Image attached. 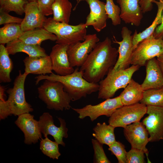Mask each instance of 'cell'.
<instances>
[{
  "instance_id": "obj_39",
  "label": "cell",
  "mask_w": 163,
  "mask_h": 163,
  "mask_svg": "<svg viewBox=\"0 0 163 163\" xmlns=\"http://www.w3.org/2000/svg\"><path fill=\"white\" fill-rule=\"evenodd\" d=\"M154 0H140L139 5L143 13L152 10L153 8L152 2Z\"/></svg>"
},
{
  "instance_id": "obj_36",
  "label": "cell",
  "mask_w": 163,
  "mask_h": 163,
  "mask_svg": "<svg viewBox=\"0 0 163 163\" xmlns=\"http://www.w3.org/2000/svg\"><path fill=\"white\" fill-rule=\"evenodd\" d=\"M144 153L142 150L131 148L127 152L126 163H146Z\"/></svg>"
},
{
  "instance_id": "obj_9",
  "label": "cell",
  "mask_w": 163,
  "mask_h": 163,
  "mask_svg": "<svg viewBox=\"0 0 163 163\" xmlns=\"http://www.w3.org/2000/svg\"><path fill=\"white\" fill-rule=\"evenodd\" d=\"M123 106L119 96L106 99L96 105L89 104L82 108L72 109L78 114L80 119L89 117L91 121H94L100 116L110 117L117 109Z\"/></svg>"
},
{
  "instance_id": "obj_10",
  "label": "cell",
  "mask_w": 163,
  "mask_h": 163,
  "mask_svg": "<svg viewBox=\"0 0 163 163\" xmlns=\"http://www.w3.org/2000/svg\"><path fill=\"white\" fill-rule=\"evenodd\" d=\"M99 41L96 34H89L86 35L83 42L69 45L67 53L71 66L81 67Z\"/></svg>"
},
{
  "instance_id": "obj_34",
  "label": "cell",
  "mask_w": 163,
  "mask_h": 163,
  "mask_svg": "<svg viewBox=\"0 0 163 163\" xmlns=\"http://www.w3.org/2000/svg\"><path fill=\"white\" fill-rule=\"evenodd\" d=\"M94 152V162L110 163L111 162L107 157L103 148V144L96 139H91Z\"/></svg>"
},
{
  "instance_id": "obj_44",
  "label": "cell",
  "mask_w": 163,
  "mask_h": 163,
  "mask_svg": "<svg viewBox=\"0 0 163 163\" xmlns=\"http://www.w3.org/2000/svg\"><path fill=\"white\" fill-rule=\"evenodd\" d=\"M161 1L162 3H163V0H160Z\"/></svg>"
},
{
  "instance_id": "obj_43",
  "label": "cell",
  "mask_w": 163,
  "mask_h": 163,
  "mask_svg": "<svg viewBox=\"0 0 163 163\" xmlns=\"http://www.w3.org/2000/svg\"><path fill=\"white\" fill-rule=\"evenodd\" d=\"M29 2L34 1H37L38 0H28Z\"/></svg>"
},
{
  "instance_id": "obj_28",
  "label": "cell",
  "mask_w": 163,
  "mask_h": 163,
  "mask_svg": "<svg viewBox=\"0 0 163 163\" xmlns=\"http://www.w3.org/2000/svg\"><path fill=\"white\" fill-rule=\"evenodd\" d=\"M4 45H0V82H11L10 74L13 67L12 60Z\"/></svg>"
},
{
  "instance_id": "obj_26",
  "label": "cell",
  "mask_w": 163,
  "mask_h": 163,
  "mask_svg": "<svg viewBox=\"0 0 163 163\" xmlns=\"http://www.w3.org/2000/svg\"><path fill=\"white\" fill-rule=\"evenodd\" d=\"M72 8V4L68 0H55L52 6L53 19L69 24Z\"/></svg>"
},
{
  "instance_id": "obj_6",
  "label": "cell",
  "mask_w": 163,
  "mask_h": 163,
  "mask_svg": "<svg viewBox=\"0 0 163 163\" xmlns=\"http://www.w3.org/2000/svg\"><path fill=\"white\" fill-rule=\"evenodd\" d=\"M44 27L57 37L56 44L70 45L79 41H83L87 33L85 23L73 25L57 22L53 18H49Z\"/></svg>"
},
{
  "instance_id": "obj_15",
  "label": "cell",
  "mask_w": 163,
  "mask_h": 163,
  "mask_svg": "<svg viewBox=\"0 0 163 163\" xmlns=\"http://www.w3.org/2000/svg\"><path fill=\"white\" fill-rule=\"evenodd\" d=\"M15 123L24 133L26 144H35L42 138L38 121L34 119V116L29 113L19 116Z\"/></svg>"
},
{
  "instance_id": "obj_24",
  "label": "cell",
  "mask_w": 163,
  "mask_h": 163,
  "mask_svg": "<svg viewBox=\"0 0 163 163\" xmlns=\"http://www.w3.org/2000/svg\"><path fill=\"white\" fill-rule=\"evenodd\" d=\"M56 36L43 27L38 28L24 32L19 39L30 44L40 45L44 40L56 41Z\"/></svg>"
},
{
  "instance_id": "obj_12",
  "label": "cell",
  "mask_w": 163,
  "mask_h": 163,
  "mask_svg": "<svg viewBox=\"0 0 163 163\" xmlns=\"http://www.w3.org/2000/svg\"><path fill=\"white\" fill-rule=\"evenodd\" d=\"M58 118L60 123L59 127L54 124L52 116L48 112H44L40 117L38 121L39 126L44 137L48 135H51L59 145L65 146V144L63 141V138H68V129L66 127L65 120L60 117Z\"/></svg>"
},
{
  "instance_id": "obj_1",
  "label": "cell",
  "mask_w": 163,
  "mask_h": 163,
  "mask_svg": "<svg viewBox=\"0 0 163 163\" xmlns=\"http://www.w3.org/2000/svg\"><path fill=\"white\" fill-rule=\"evenodd\" d=\"M118 53L108 37L99 42L80 67L79 70L82 72L83 77L91 83L100 82L113 68Z\"/></svg>"
},
{
  "instance_id": "obj_20",
  "label": "cell",
  "mask_w": 163,
  "mask_h": 163,
  "mask_svg": "<svg viewBox=\"0 0 163 163\" xmlns=\"http://www.w3.org/2000/svg\"><path fill=\"white\" fill-rule=\"evenodd\" d=\"M146 75L141 85L145 91L163 86V73L155 57L148 60L146 63Z\"/></svg>"
},
{
  "instance_id": "obj_40",
  "label": "cell",
  "mask_w": 163,
  "mask_h": 163,
  "mask_svg": "<svg viewBox=\"0 0 163 163\" xmlns=\"http://www.w3.org/2000/svg\"><path fill=\"white\" fill-rule=\"evenodd\" d=\"M153 35L156 39H163V15L161 23L157 26Z\"/></svg>"
},
{
  "instance_id": "obj_32",
  "label": "cell",
  "mask_w": 163,
  "mask_h": 163,
  "mask_svg": "<svg viewBox=\"0 0 163 163\" xmlns=\"http://www.w3.org/2000/svg\"><path fill=\"white\" fill-rule=\"evenodd\" d=\"M28 0H0V8L9 13L14 11L22 15L24 13L25 8Z\"/></svg>"
},
{
  "instance_id": "obj_27",
  "label": "cell",
  "mask_w": 163,
  "mask_h": 163,
  "mask_svg": "<svg viewBox=\"0 0 163 163\" xmlns=\"http://www.w3.org/2000/svg\"><path fill=\"white\" fill-rule=\"evenodd\" d=\"M115 128L105 122L98 123L93 128V136L101 143L108 146L116 140L114 133Z\"/></svg>"
},
{
  "instance_id": "obj_38",
  "label": "cell",
  "mask_w": 163,
  "mask_h": 163,
  "mask_svg": "<svg viewBox=\"0 0 163 163\" xmlns=\"http://www.w3.org/2000/svg\"><path fill=\"white\" fill-rule=\"evenodd\" d=\"M55 0H38V7L41 12L45 16L53 14L52 5Z\"/></svg>"
},
{
  "instance_id": "obj_17",
  "label": "cell",
  "mask_w": 163,
  "mask_h": 163,
  "mask_svg": "<svg viewBox=\"0 0 163 163\" xmlns=\"http://www.w3.org/2000/svg\"><path fill=\"white\" fill-rule=\"evenodd\" d=\"M69 45L56 44L53 46L49 55L52 62L53 71L57 75H66L74 71L71 66L67 53Z\"/></svg>"
},
{
  "instance_id": "obj_16",
  "label": "cell",
  "mask_w": 163,
  "mask_h": 163,
  "mask_svg": "<svg viewBox=\"0 0 163 163\" xmlns=\"http://www.w3.org/2000/svg\"><path fill=\"white\" fill-rule=\"evenodd\" d=\"M85 1L89 6L90 12L86 18V27L92 26L97 32H100L107 26L108 18L106 9V3L99 0H78Z\"/></svg>"
},
{
  "instance_id": "obj_13",
  "label": "cell",
  "mask_w": 163,
  "mask_h": 163,
  "mask_svg": "<svg viewBox=\"0 0 163 163\" xmlns=\"http://www.w3.org/2000/svg\"><path fill=\"white\" fill-rule=\"evenodd\" d=\"M132 32L127 27L122 28L121 34L122 41H118L113 36L114 43L118 44L119 46L118 50L119 53L118 58L113 69L117 71L124 69L129 67L132 54L133 51V36Z\"/></svg>"
},
{
  "instance_id": "obj_5",
  "label": "cell",
  "mask_w": 163,
  "mask_h": 163,
  "mask_svg": "<svg viewBox=\"0 0 163 163\" xmlns=\"http://www.w3.org/2000/svg\"><path fill=\"white\" fill-rule=\"evenodd\" d=\"M140 67L132 65L124 69L115 71L113 69L110 70L106 77L99 82L98 98L103 99L111 98L118 90L125 88L133 74Z\"/></svg>"
},
{
  "instance_id": "obj_30",
  "label": "cell",
  "mask_w": 163,
  "mask_h": 163,
  "mask_svg": "<svg viewBox=\"0 0 163 163\" xmlns=\"http://www.w3.org/2000/svg\"><path fill=\"white\" fill-rule=\"evenodd\" d=\"M140 102L146 106L163 108V86L144 91L143 97Z\"/></svg>"
},
{
  "instance_id": "obj_33",
  "label": "cell",
  "mask_w": 163,
  "mask_h": 163,
  "mask_svg": "<svg viewBox=\"0 0 163 163\" xmlns=\"http://www.w3.org/2000/svg\"><path fill=\"white\" fill-rule=\"evenodd\" d=\"M105 9L108 18L111 20L112 24L114 26L120 24L121 19L120 8L114 3L113 0H106Z\"/></svg>"
},
{
  "instance_id": "obj_2",
  "label": "cell",
  "mask_w": 163,
  "mask_h": 163,
  "mask_svg": "<svg viewBox=\"0 0 163 163\" xmlns=\"http://www.w3.org/2000/svg\"><path fill=\"white\" fill-rule=\"evenodd\" d=\"M35 84L41 81L49 80L59 82L63 85L64 90L68 93L72 101L86 97L88 95L98 91L99 84L88 82L83 76V72L77 67L70 74L62 76L52 72L50 75H40L35 78Z\"/></svg>"
},
{
  "instance_id": "obj_14",
  "label": "cell",
  "mask_w": 163,
  "mask_h": 163,
  "mask_svg": "<svg viewBox=\"0 0 163 163\" xmlns=\"http://www.w3.org/2000/svg\"><path fill=\"white\" fill-rule=\"evenodd\" d=\"M123 133L132 148L142 150L145 154H148L146 145L150 142L149 133L142 122L139 121L127 125L124 128Z\"/></svg>"
},
{
  "instance_id": "obj_25",
  "label": "cell",
  "mask_w": 163,
  "mask_h": 163,
  "mask_svg": "<svg viewBox=\"0 0 163 163\" xmlns=\"http://www.w3.org/2000/svg\"><path fill=\"white\" fill-rule=\"evenodd\" d=\"M152 3H155L158 6L156 16L152 24L142 32L138 33L136 30L135 31L133 35V50L140 42L153 34L157 26L161 22L163 15V3L160 0H154Z\"/></svg>"
},
{
  "instance_id": "obj_41",
  "label": "cell",
  "mask_w": 163,
  "mask_h": 163,
  "mask_svg": "<svg viewBox=\"0 0 163 163\" xmlns=\"http://www.w3.org/2000/svg\"><path fill=\"white\" fill-rule=\"evenodd\" d=\"M5 88L4 86H0V100L2 101H5Z\"/></svg>"
},
{
  "instance_id": "obj_31",
  "label": "cell",
  "mask_w": 163,
  "mask_h": 163,
  "mask_svg": "<svg viewBox=\"0 0 163 163\" xmlns=\"http://www.w3.org/2000/svg\"><path fill=\"white\" fill-rule=\"evenodd\" d=\"M40 140V149L45 155L53 159H58L61 154L59 151V144L46 137Z\"/></svg>"
},
{
  "instance_id": "obj_7",
  "label": "cell",
  "mask_w": 163,
  "mask_h": 163,
  "mask_svg": "<svg viewBox=\"0 0 163 163\" xmlns=\"http://www.w3.org/2000/svg\"><path fill=\"white\" fill-rule=\"evenodd\" d=\"M162 54L163 39H156L152 34L138 44L133 52L130 64L144 66L148 60Z\"/></svg>"
},
{
  "instance_id": "obj_29",
  "label": "cell",
  "mask_w": 163,
  "mask_h": 163,
  "mask_svg": "<svg viewBox=\"0 0 163 163\" xmlns=\"http://www.w3.org/2000/svg\"><path fill=\"white\" fill-rule=\"evenodd\" d=\"M23 32L20 24L10 23L5 24L0 28V43L4 45L15 40L18 39Z\"/></svg>"
},
{
  "instance_id": "obj_35",
  "label": "cell",
  "mask_w": 163,
  "mask_h": 163,
  "mask_svg": "<svg viewBox=\"0 0 163 163\" xmlns=\"http://www.w3.org/2000/svg\"><path fill=\"white\" fill-rule=\"evenodd\" d=\"M108 149L115 156L119 163H126L127 152L125 146L122 143L116 141L109 146Z\"/></svg>"
},
{
  "instance_id": "obj_18",
  "label": "cell",
  "mask_w": 163,
  "mask_h": 163,
  "mask_svg": "<svg viewBox=\"0 0 163 163\" xmlns=\"http://www.w3.org/2000/svg\"><path fill=\"white\" fill-rule=\"evenodd\" d=\"M25 16L20 24L24 32L44 27L47 18L39 10L37 1L28 2L25 8Z\"/></svg>"
},
{
  "instance_id": "obj_42",
  "label": "cell",
  "mask_w": 163,
  "mask_h": 163,
  "mask_svg": "<svg viewBox=\"0 0 163 163\" xmlns=\"http://www.w3.org/2000/svg\"><path fill=\"white\" fill-rule=\"evenodd\" d=\"M157 57L158 64L163 73V54Z\"/></svg>"
},
{
  "instance_id": "obj_8",
  "label": "cell",
  "mask_w": 163,
  "mask_h": 163,
  "mask_svg": "<svg viewBox=\"0 0 163 163\" xmlns=\"http://www.w3.org/2000/svg\"><path fill=\"white\" fill-rule=\"evenodd\" d=\"M146 106L140 103L123 105L113 113L108 122L115 128H124L132 123L140 121L146 113Z\"/></svg>"
},
{
  "instance_id": "obj_3",
  "label": "cell",
  "mask_w": 163,
  "mask_h": 163,
  "mask_svg": "<svg viewBox=\"0 0 163 163\" xmlns=\"http://www.w3.org/2000/svg\"><path fill=\"white\" fill-rule=\"evenodd\" d=\"M27 75L24 73L22 74L20 70L14 80L13 87L6 91L8 94L7 100H0V120L12 115L18 116L33 111V108L27 102L25 96L24 85Z\"/></svg>"
},
{
  "instance_id": "obj_11",
  "label": "cell",
  "mask_w": 163,
  "mask_h": 163,
  "mask_svg": "<svg viewBox=\"0 0 163 163\" xmlns=\"http://www.w3.org/2000/svg\"><path fill=\"white\" fill-rule=\"evenodd\" d=\"M146 113L148 115L142 121L150 135V142L163 140V108L148 105Z\"/></svg>"
},
{
  "instance_id": "obj_4",
  "label": "cell",
  "mask_w": 163,
  "mask_h": 163,
  "mask_svg": "<svg viewBox=\"0 0 163 163\" xmlns=\"http://www.w3.org/2000/svg\"><path fill=\"white\" fill-rule=\"evenodd\" d=\"M37 91L39 98L46 104L48 109L62 111L71 107V98L61 82L45 80L38 88Z\"/></svg>"
},
{
  "instance_id": "obj_23",
  "label": "cell",
  "mask_w": 163,
  "mask_h": 163,
  "mask_svg": "<svg viewBox=\"0 0 163 163\" xmlns=\"http://www.w3.org/2000/svg\"><path fill=\"white\" fill-rule=\"evenodd\" d=\"M144 90L141 85L131 79L119 95L123 105L139 103L142 99Z\"/></svg>"
},
{
  "instance_id": "obj_37",
  "label": "cell",
  "mask_w": 163,
  "mask_h": 163,
  "mask_svg": "<svg viewBox=\"0 0 163 163\" xmlns=\"http://www.w3.org/2000/svg\"><path fill=\"white\" fill-rule=\"evenodd\" d=\"M23 20V18L11 16L0 8V25L10 23L21 24Z\"/></svg>"
},
{
  "instance_id": "obj_22",
  "label": "cell",
  "mask_w": 163,
  "mask_h": 163,
  "mask_svg": "<svg viewBox=\"0 0 163 163\" xmlns=\"http://www.w3.org/2000/svg\"><path fill=\"white\" fill-rule=\"evenodd\" d=\"M6 47L9 55H14L18 53L23 52L30 56L47 55L45 49L40 45L27 44L19 39L6 44Z\"/></svg>"
},
{
  "instance_id": "obj_21",
  "label": "cell",
  "mask_w": 163,
  "mask_h": 163,
  "mask_svg": "<svg viewBox=\"0 0 163 163\" xmlns=\"http://www.w3.org/2000/svg\"><path fill=\"white\" fill-rule=\"evenodd\" d=\"M23 61L25 66L24 73L27 75L29 74L46 75L53 72L51 59L48 55L44 56H28Z\"/></svg>"
},
{
  "instance_id": "obj_19",
  "label": "cell",
  "mask_w": 163,
  "mask_h": 163,
  "mask_svg": "<svg viewBox=\"0 0 163 163\" xmlns=\"http://www.w3.org/2000/svg\"><path fill=\"white\" fill-rule=\"evenodd\" d=\"M140 0H117L120 8V17L126 24L138 27L143 18V12L139 5Z\"/></svg>"
}]
</instances>
